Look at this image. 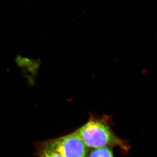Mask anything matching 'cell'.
<instances>
[{
  "label": "cell",
  "mask_w": 157,
  "mask_h": 157,
  "mask_svg": "<svg viewBox=\"0 0 157 157\" xmlns=\"http://www.w3.org/2000/svg\"><path fill=\"white\" fill-rule=\"evenodd\" d=\"M75 133L88 148L119 147L128 151L130 147L124 140L118 137L104 122L94 118L90 120Z\"/></svg>",
  "instance_id": "obj_1"
},
{
  "label": "cell",
  "mask_w": 157,
  "mask_h": 157,
  "mask_svg": "<svg viewBox=\"0 0 157 157\" xmlns=\"http://www.w3.org/2000/svg\"><path fill=\"white\" fill-rule=\"evenodd\" d=\"M63 157H87L89 148L75 132L39 144Z\"/></svg>",
  "instance_id": "obj_2"
},
{
  "label": "cell",
  "mask_w": 157,
  "mask_h": 157,
  "mask_svg": "<svg viewBox=\"0 0 157 157\" xmlns=\"http://www.w3.org/2000/svg\"><path fill=\"white\" fill-rule=\"evenodd\" d=\"M89 157H113V155L110 147H104L94 149Z\"/></svg>",
  "instance_id": "obj_3"
},
{
  "label": "cell",
  "mask_w": 157,
  "mask_h": 157,
  "mask_svg": "<svg viewBox=\"0 0 157 157\" xmlns=\"http://www.w3.org/2000/svg\"><path fill=\"white\" fill-rule=\"evenodd\" d=\"M37 157H63L56 152L40 146L39 144L37 150Z\"/></svg>",
  "instance_id": "obj_4"
}]
</instances>
